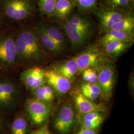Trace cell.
<instances>
[{"label":"cell","mask_w":134,"mask_h":134,"mask_svg":"<svg viewBox=\"0 0 134 134\" xmlns=\"http://www.w3.org/2000/svg\"><path fill=\"white\" fill-rule=\"evenodd\" d=\"M3 6L6 15L14 20L25 19L34 11V5L30 0H5Z\"/></svg>","instance_id":"5b68a950"},{"label":"cell","mask_w":134,"mask_h":134,"mask_svg":"<svg viewBox=\"0 0 134 134\" xmlns=\"http://www.w3.org/2000/svg\"><path fill=\"white\" fill-rule=\"evenodd\" d=\"M63 27L73 48L81 47L86 42L88 37V36L82 33L69 20L63 24Z\"/></svg>","instance_id":"4fadbf2b"},{"label":"cell","mask_w":134,"mask_h":134,"mask_svg":"<svg viewBox=\"0 0 134 134\" xmlns=\"http://www.w3.org/2000/svg\"><path fill=\"white\" fill-rule=\"evenodd\" d=\"M102 124V122H101L99 121H94L81 119V128L96 129L98 127H99Z\"/></svg>","instance_id":"f546056e"},{"label":"cell","mask_w":134,"mask_h":134,"mask_svg":"<svg viewBox=\"0 0 134 134\" xmlns=\"http://www.w3.org/2000/svg\"><path fill=\"white\" fill-rule=\"evenodd\" d=\"M75 6L73 0H56L54 15L59 19H65Z\"/></svg>","instance_id":"e0dca14e"},{"label":"cell","mask_w":134,"mask_h":134,"mask_svg":"<svg viewBox=\"0 0 134 134\" xmlns=\"http://www.w3.org/2000/svg\"><path fill=\"white\" fill-rule=\"evenodd\" d=\"M20 79L25 86L32 91L46 83L45 70L38 67L29 68L22 72Z\"/></svg>","instance_id":"52a82bcc"},{"label":"cell","mask_w":134,"mask_h":134,"mask_svg":"<svg viewBox=\"0 0 134 134\" xmlns=\"http://www.w3.org/2000/svg\"><path fill=\"white\" fill-rule=\"evenodd\" d=\"M104 112H91L82 115L81 119L83 120L99 121L103 122L104 119Z\"/></svg>","instance_id":"83f0119b"},{"label":"cell","mask_w":134,"mask_h":134,"mask_svg":"<svg viewBox=\"0 0 134 134\" xmlns=\"http://www.w3.org/2000/svg\"><path fill=\"white\" fill-rule=\"evenodd\" d=\"M76 6L85 10H93L96 8L97 0H73Z\"/></svg>","instance_id":"4316f807"},{"label":"cell","mask_w":134,"mask_h":134,"mask_svg":"<svg viewBox=\"0 0 134 134\" xmlns=\"http://www.w3.org/2000/svg\"><path fill=\"white\" fill-rule=\"evenodd\" d=\"M133 34L115 30H109L101 37L100 43L104 46L106 43L112 41H122L132 42L133 41Z\"/></svg>","instance_id":"9a60e30c"},{"label":"cell","mask_w":134,"mask_h":134,"mask_svg":"<svg viewBox=\"0 0 134 134\" xmlns=\"http://www.w3.org/2000/svg\"><path fill=\"white\" fill-rule=\"evenodd\" d=\"M69 21L82 33L87 36L91 33L92 26L90 22L86 19L79 15H75L71 16Z\"/></svg>","instance_id":"603a6c76"},{"label":"cell","mask_w":134,"mask_h":134,"mask_svg":"<svg viewBox=\"0 0 134 134\" xmlns=\"http://www.w3.org/2000/svg\"><path fill=\"white\" fill-rule=\"evenodd\" d=\"M99 70L97 83L100 88V96L104 100L108 101L115 86V68L110 61H107L102 64Z\"/></svg>","instance_id":"3957f363"},{"label":"cell","mask_w":134,"mask_h":134,"mask_svg":"<svg viewBox=\"0 0 134 134\" xmlns=\"http://www.w3.org/2000/svg\"><path fill=\"white\" fill-rule=\"evenodd\" d=\"M82 79L86 83H97L98 74L95 69L89 68L82 71Z\"/></svg>","instance_id":"484cf974"},{"label":"cell","mask_w":134,"mask_h":134,"mask_svg":"<svg viewBox=\"0 0 134 134\" xmlns=\"http://www.w3.org/2000/svg\"><path fill=\"white\" fill-rule=\"evenodd\" d=\"M25 108L34 124L42 125L51 115L53 110V105L51 102L32 98L26 101Z\"/></svg>","instance_id":"277c9868"},{"label":"cell","mask_w":134,"mask_h":134,"mask_svg":"<svg viewBox=\"0 0 134 134\" xmlns=\"http://www.w3.org/2000/svg\"><path fill=\"white\" fill-rule=\"evenodd\" d=\"M128 13L127 12L119 10L106 9L101 10L98 14L101 28L107 31L113 25Z\"/></svg>","instance_id":"8fae6325"},{"label":"cell","mask_w":134,"mask_h":134,"mask_svg":"<svg viewBox=\"0 0 134 134\" xmlns=\"http://www.w3.org/2000/svg\"><path fill=\"white\" fill-rule=\"evenodd\" d=\"M74 58L78 66L79 72L89 68L99 70L104 63L103 54L96 47L88 48Z\"/></svg>","instance_id":"8992f818"},{"label":"cell","mask_w":134,"mask_h":134,"mask_svg":"<svg viewBox=\"0 0 134 134\" xmlns=\"http://www.w3.org/2000/svg\"><path fill=\"white\" fill-rule=\"evenodd\" d=\"M17 58L26 61L37 62L43 57V50L37 34L25 30L19 34L15 41Z\"/></svg>","instance_id":"6da1fadb"},{"label":"cell","mask_w":134,"mask_h":134,"mask_svg":"<svg viewBox=\"0 0 134 134\" xmlns=\"http://www.w3.org/2000/svg\"><path fill=\"white\" fill-rule=\"evenodd\" d=\"M81 88H85L86 90L91 91L99 96L101 95L100 88L97 83H90L85 82L81 84Z\"/></svg>","instance_id":"f1b7e54d"},{"label":"cell","mask_w":134,"mask_h":134,"mask_svg":"<svg viewBox=\"0 0 134 134\" xmlns=\"http://www.w3.org/2000/svg\"><path fill=\"white\" fill-rule=\"evenodd\" d=\"M81 92L82 93V94L87 98L93 101H94L99 97V96L98 95L92 92L91 91L86 90L85 88H81Z\"/></svg>","instance_id":"4dcf8cb0"},{"label":"cell","mask_w":134,"mask_h":134,"mask_svg":"<svg viewBox=\"0 0 134 134\" xmlns=\"http://www.w3.org/2000/svg\"><path fill=\"white\" fill-rule=\"evenodd\" d=\"M75 108L70 102L60 106L55 116L53 124L56 130L61 134L70 133L76 122Z\"/></svg>","instance_id":"7a4b0ae2"},{"label":"cell","mask_w":134,"mask_h":134,"mask_svg":"<svg viewBox=\"0 0 134 134\" xmlns=\"http://www.w3.org/2000/svg\"><path fill=\"white\" fill-rule=\"evenodd\" d=\"M75 106L80 114L84 115L91 112H102L106 111L105 106L102 103H96L83 96L81 91H77L74 96Z\"/></svg>","instance_id":"9c48e42d"},{"label":"cell","mask_w":134,"mask_h":134,"mask_svg":"<svg viewBox=\"0 0 134 134\" xmlns=\"http://www.w3.org/2000/svg\"><path fill=\"white\" fill-rule=\"evenodd\" d=\"M32 134H51L47 125H44L39 129L34 132Z\"/></svg>","instance_id":"1f68e13d"},{"label":"cell","mask_w":134,"mask_h":134,"mask_svg":"<svg viewBox=\"0 0 134 134\" xmlns=\"http://www.w3.org/2000/svg\"><path fill=\"white\" fill-rule=\"evenodd\" d=\"M1 121H0V127H1Z\"/></svg>","instance_id":"836d02e7"},{"label":"cell","mask_w":134,"mask_h":134,"mask_svg":"<svg viewBox=\"0 0 134 134\" xmlns=\"http://www.w3.org/2000/svg\"><path fill=\"white\" fill-rule=\"evenodd\" d=\"M34 98L44 102H51L55 98V91L53 88L46 83L39 86L32 91Z\"/></svg>","instance_id":"44dd1931"},{"label":"cell","mask_w":134,"mask_h":134,"mask_svg":"<svg viewBox=\"0 0 134 134\" xmlns=\"http://www.w3.org/2000/svg\"><path fill=\"white\" fill-rule=\"evenodd\" d=\"M44 27L50 37L63 51L65 47L66 42L61 31L54 26H44Z\"/></svg>","instance_id":"7402d4cb"},{"label":"cell","mask_w":134,"mask_h":134,"mask_svg":"<svg viewBox=\"0 0 134 134\" xmlns=\"http://www.w3.org/2000/svg\"><path fill=\"white\" fill-rule=\"evenodd\" d=\"M56 0H39V7L42 13L47 16L54 15Z\"/></svg>","instance_id":"d4e9b609"},{"label":"cell","mask_w":134,"mask_h":134,"mask_svg":"<svg viewBox=\"0 0 134 134\" xmlns=\"http://www.w3.org/2000/svg\"><path fill=\"white\" fill-rule=\"evenodd\" d=\"M17 59L15 41L10 37L0 39V64L12 65Z\"/></svg>","instance_id":"30bf717a"},{"label":"cell","mask_w":134,"mask_h":134,"mask_svg":"<svg viewBox=\"0 0 134 134\" xmlns=\"http://www.w3.org/2000/svg\"><path fill=\"white\" fill-rule=\"evenodd\" d=\"M18 96V88L14 84L10 81H0V106L12 105Z\"/></svg>","instance_id":"7c38bea8"},{"label":"cell","mask_w":134,"mask_h":134,"mask_svg":"<svg viewBox=\"0 0 134 134\" xmlns=\"http://www.w3.org/2000/svg\"><path fill=\"white\" fill-rule=\"evenodd\" d=\"M37 34L41 43L50 52L57 54H60L62 51L55 43L46 32L44 26H40L37 30Z\"/></svg>","instance_id":"ac0fdd59"},{"label":"cell","mask_w":134,"mask_h":134,"mask_svg":"<svg viewBox=\"0 0 134 134\" xmlns=\"http://www.w3.org/2000/svg\"><path fill=\"white\" fill-rule=\"evenodd\" d=\"M53 68L71 81L79 72L78 66L74 58L58 64Z\"/></svg>","instance_id":"5bb4252c"},{"label":"cell","mask_w":134,"mask_h":134,"mask_svg":"<svg viewBox=\"0 0 134 134\" xmlns=\"http://www.w3.org/2000/svg\"><path fill=\"white\" fill-rule=\"evenodd\" d=\"M134 28V16L128 13L113 25L109 30H115L133 34Z\"/></svg>","instance_id":"d6986e66"},{"label":"cell","mask_w":134,"mask_h":134,"mask_svg":"<svg viewBox=\"0 0 134 134\" xmlns=\"http://www.w3.org/2000/svg\"><path fill=\"white\" fill-rule=\"evenodd\" d=\"M28 130V121L24 116L16 117L11 125L12 134H27Z\"/></svg>","instance_id":"cb8c5ba5"},{"label":"cell","mask_w":134,"mask_h":134,"mask_svg":"<svg viewBox=\"0 0 134 134\" xmlns=\"http://www.w3.org/2000/svg\"><path fill=\"white\" fill-rule=\"evenodd\" d=\"M106 9L129 12L132 10L134 0H102Z\"/></svg>","instance_id":"ffe728a7"},{"label":"cell","mask_w":134,"mask_h":134,"mask_svg":"<svg viewBox=\"0 0 134 134\" xmlns=\"http://www.w3.org/2000/svg\"><path fill=\"white\" fill-rule=\"evenodd\" d=\"M76 134H97L96 129L81 128Z\"/></svg>","instance_id":"d6a6232c"},{"label":"cell","mask_w":134,"mask_h":134,"mask_svg":"<svg viewBox=\"0 0 134 134\" xmlns=\"http://www.w3.org/2000/svg\"><path fill=\"white\" fill-rule=\"evenodd\" d=\"M45 75L46 83L59 94L65 95L70 91L71 88V81L53 68L45 70Z\"/></svg>","instance_id":"ba28073f"},{"label":"cell","mask_w":134,"mask_h":134,"mask_svg":"<svg viewBox=\"0 0 134 134\" xmlns=\"http://www.w3.org/2000/svg\"><path fill=\"white\" fill-rule=\"evenodd\" d=\"M132 45V42L122 41H110L103 46L105 52L113 58L120 56Z\"/></svg>","instance_id":"2e32d148"}]
</instances>
